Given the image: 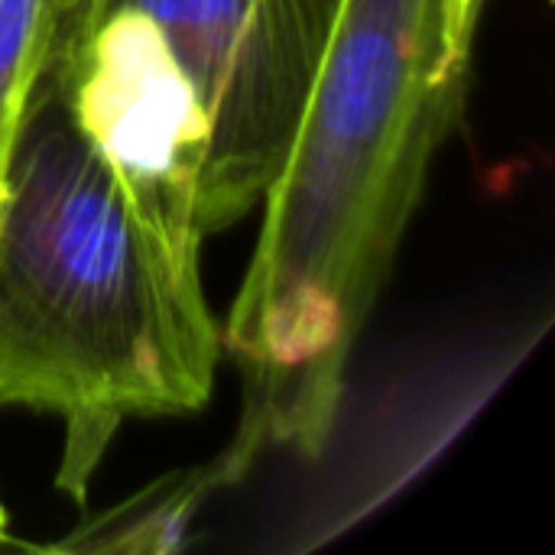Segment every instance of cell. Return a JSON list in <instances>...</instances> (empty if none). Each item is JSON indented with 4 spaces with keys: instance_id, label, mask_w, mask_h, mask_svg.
<instances>
[{
    "instance_id": "277c9868",
    "label": "cell",
    "mask_w": 555,
    "mask_h": 555,
    "mask_svg": "<svg viewBox=\"0 0 555 555\" xmlns=\"http://www.w3.org/2000/svg\"><path fill=\"white\" fill-rule=\"evenodd\" d=\"M49 20L52 0H0V179L42 72Z\"/></svg>"
},
{
    "instance_id": "8992f818",
    "label": "cell",
    "mask_w": 555,
    "mask_h": 555,
    "mask_svg": "<svg viewBox=\"0 0 555 555\" xmlns=\"http://www.w3.org/2000/svg\"><path fill=\"white\" fill-rule=\"evenodd\" d=\"M3 533H7V514H3V504H0V540H3Z\"/></svg>"
},
{
    "instance_id": "6da1fadb",
    "label": "cell",
    "mask_w": 555,
    "mask_h": 555,
    "mask_svg": "<svg viewBox=\"0 0 555 555\" xmlns=\"http://www.w3.org/2000/svg\"><path fill=\"white\" fill-rule=\"evenodd\" d=\"M465 75L442 0H345L221 332L244 387L221 478L263 449L315 459L328 446Z\"/></svg>"
},
{
    "instance_id": "5b68a950",
    "label": "cell",
    "mask_w": 555,
    "mask_h": 555,
    "mask_svg": "<svg viewBox=\"0 0 555 555\" xmlns=\"http://www.w3.org/2000/svg\"><path fill=\"white\" fill-rule=\"evenodd\" d=\"M442 7H446V33H449L452 52L472 62V46H475L478 23H481L488 0H442Z\"/></svg>"
},
{
    "instance_id": "3957f363",
    "label": "cell",
    "mask_w": 555,
    "mask_h": 555,
    "mask_svg": "<svg viewBox=\"0 0 555 555\" xmlns=\"http://www.w3.org/2000/svg\"><path fill=\"white\" fill-rule=\"evenodd\" d=\"M345 0H52L36 88L94 156L205 241L250 215Z\"/></svg>"
},
{
    "instance_id": "7a4b0ae2",
    "label": "cell",
    "mask_w": 555,
    "mask_h": 555,
    "mask_svg": "<svg viewBox=\"0 0 555 555\" xmlns=\"http://www.w3.org/2000/svg\"><path fill=\"white\" fill-rule=\"evenodd\" d=\"M221 351L202 241L36 88L0 179V410L65 426L59 488L81 501L124 423L208 403Z\"/></svg>"
}]
</instances>
